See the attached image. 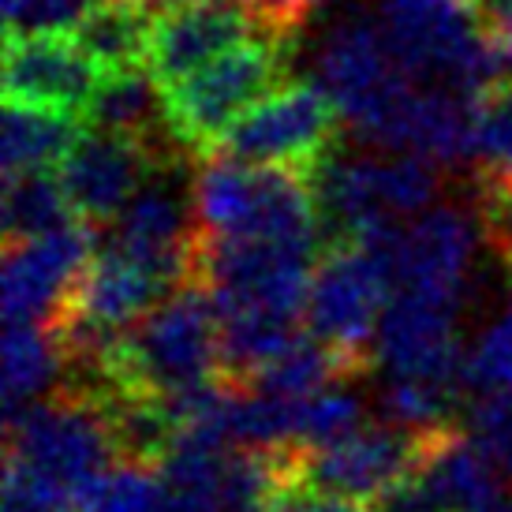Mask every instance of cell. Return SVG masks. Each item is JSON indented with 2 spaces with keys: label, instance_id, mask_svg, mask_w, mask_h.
<instances>
[{
  "label": "cell",
  "instance_id": "cell-1",
  "mask_svg": "<svg viewBox=\"0 0 512 512\" xmlns=\"http://www.w3.org/2000/svg\"><path fill=\"white\" fill-rule=\"evenodd\" d=\"M221 378V322L210 292L180 285L124 333L109 367L113 397L169 400Z\"/></svg>",
  "mask_w": 512,
  "mask_h": 512
},
{
  "label": "cell",
  "instance_id": "cell-2",
  "mask_svg": "<svg viewBox=\"0 0 512 512\" xmlns=\"http://www.w3.org/2000/svg\"><path fill=\"white\" fill-rule=\"evenodd\" d=\"M378 27L389 57L415 83L479 98L498 86L475 0H382Z\"/></svg>",
  "mask_w": 512,
  "mask_h": 512
},
{
  "label": "cell",
  "instance_id": "cell-3",
  "mask_svg": "<svg viewBox=\"0 0 512 512\" xmlns=\"http://www.w3.org/2000/svg\"><path fill=\"white\" fill-rule=\"evenodd\" d=\"M400 225H382L356 243H337L314 266L307 296V333L348 356L359 367H370L382 314L393 299V266L389 251Z\"/></svg>",
  "mask_w": 512,
  "mask_h": 512
},
{
  "label": "cell",
  "instance_id": "cell-4",
  "mask_svg": "<svg viewBox=\"0 0 512 512\" xmlns=\"http://www.w3.org/2000/svg\"><path fill=\"white\" fill-rule=\"evenodd\" d=\"M288 49L292 42L251 38L184 83L165 86L172 139L195 157L210 154L243 113H251L258 101L285 86L281 79L288 68Z\"/></svg>",
  "mask_w": 512,
  "mask_h": 512
},
{
  "label": "cell",
  "instance_id": "cell-5",
  "mask_svg": "<svg viewBox=\"0 0 512 512\" xmlns=\"http://www.w3.org/2000/svg\"><path fill=\"white\" fill-rule=\"evenodd\" d=\"M4 427V460L38 471L72 494L120 464L105 404L75 385H60L53 397L8 415Z\"/></svg>",
  "mask_w": 512,
  "mask_h": 512
},
{
  "label": "cell",
  "instance_id": "cell-6",
  "mask_svg": "<svg viewBox=\"0 0 512 512\" xmlns=\"http://www.w3.org/2000/svg\"><path fill=\"white\" fill-rule=\"evenodd\" d=\"M337 128L341 113L322 94V86L285 83L277 94L258 101L251 113H243L210 154L258 169H296L314 176L333 157Z\"/></svg>",
  "mask_w": 512,
  "mask_h": 512
},
{
  "label": "cell",
  "instance_id": "cell-7",
  "mask_svg": "<svg viewBox=\"0 0 512 512\" xmlns=\"http://www.w3.org/2000/svg\"><path fill=\"white\" fill-rule=\"evenodd\" d=\"M172 161H180V146H146L86 128L79 146L60 161L57 180L79 221L105 225L124 214L146 180Z\"/></svg>",
  "mask_w": 512,
  "mask_h": 512
},
{
  "label": "cell",
  "instance_id": "cell-8",
  "mask_svg": "<svg viewBox=\"0 0 512 512\" xmlns=\"http://www.w3.org/2000/svg\"><path fill=\"white\" fill-rule=\"evenodd\" d=\"M98 243L101 236L86 221H75L42 240L8 243V251H4V318L53 326L72 299L75 281L83 277L90 258L98 255Z\"/></svg>",
  "mask_w": 512,
  "mask_h": 512
},
{
  "label": "cell",
  "instance_id": "cell-9",
  "mask_svg": "<svg viewBox=\"0 0 512 512\" xmlns=\"http://www.w3.org/2000/svg\"><path fill=\"white\" fill-rule=\"evenodd\" d=\"M456 311L460 307L445 299L393 292L374 341V363H382L389 382L404 378L464 382L468 356L456 341Z\"/></svg>",
  "mask_w": 512,
  "mask_h": 512
},
{
  "label": "cell",
  "instance_id": "cell-10",
  "mask_svg": "<svg viewBox=\"0 0 512 512\" xmlns=\"http://www.w3.org/2000/svg\"><path fill=\"white\" fill-rule=\"evenodd\" d=\"M423 434L404 427H363L329 449H299L296 475L314 494L344 501H374L415 468Z\"/></svg>",
  "mask_w": 512,
  "mask_h": 512
},
{
  "label": "cell",
  "instance_id": "cell-11",
  "mask_svg": "<svg viewBox=\"0 0 512 512\" xmlns=\"http://www.w3.org/2000/svg\"><path fill=\"white\" fill-rule=\"evenodd\" d=\"M251 38H266V34L258 30L255 15L240 4L180 0V4H169L157 19L154 49H150L146 68L161 86H176Z\"/></svg>",
  "mask_w": 512,
  "mask_h": 512
},
{
  "label": "cell",
  "instance_id": "cell-12",
  "mask_svg": "<svg viewBox=\"0 0 512 512\" xmlns=\"http://www.w3.org/2000/svg\"><path fill=\"white\" fill-rule=\"evenodd\" d=\"M475 255V225L453 206H434L404 221L393 240V292L445 299L460 307Z\"/></svg>",
  "mask_w": 512,
  "mask_h": 512
},
{
  "label": "cell",
  "instance_id": "cell-13",
  "mask_svg": "<svg viewBox=\"0 0 512 512\" xmlns=\"http://www.w3.org/2000/svg\"><path fill=\"white\" fill-rule=\"evenodd\" d=\"M101 79L72 38H4V101L86 116Z\"/></svg>",
  "mask_w": 512,
  "mask_h": 512
},
{
  "label": "cell",
  "instance_id": "cell-14",
  "mask_svg": "<svg viewBox=\"0 0 512 512\" xmlns=\"http://www.w3.org/2000/svg\"><path fill=\"white\" fill-rule=\"evenodd\" d=\"M400 75L404 72L389 57L382 27L370 19L337 23L318 49V64H314V83L337 105L344 124H356Z\"/></svg>",
  "mask_w": 512,
  "mask_h": 512
},
{
  "label": "cell",
  "instance_id": "cell-15",
  "mask_svg": "<svg viewBox=\"0 0 512 512\" xmlns=\"http://www.w3.org/2000/svg\"><path fill=\"white\" fill-rule=\"evenodd\" d=\"M412 479L434 512H479L501 501V471L464 427L423 434Z\"/></svg>",
  "mask_w": 512,
  "mask_h": 512
},
{
  "label": "cell",
  "instance_id": "cell-16",
  "mask_svg": "<svg viewBox=\"0 0 512 512\" xmlns=\"http://www.w3.org/2000/svg\"><path fill=\"white\" fill-rule=\"evenodd\" d=\"M165 296H169V288L161 285L154 273L143 270L124 251L98 243V255L90 258L83 277L75 281V292L60 318H75V322L109 329V333H128Z\"/></svg>",
  "mask_w": 512,
  "mask_h": 512
},
{
  "label": "cell",
  "instance_id": "cell-17",
  "mask_svg": "<svg viewBox=\"0 0 512 512\" xmlns=\"http://www.w3.org/2000/svg\"><path fill=\"white\" fill-rule=\"evenodd\" d=\"M83 120L101 135H120L146 146H180L169 131L165 86L150 75V68L105 75Z\"/></svg>",
  "mask_w": 512,
  "mask_h": 512
},
{
  "label": "cell",
  "instance_id": "cell-18",
  "mask_svg": "<svg viewBox=\"0 0 512 512\" xmlns=\"http://www.w3.org/2000/svg\"><path fill=\"white\" fill-rule=\"evenodd\" d=\"M161 12L165 8H157L150 0H98L72 34V42L105 75L139 72L150 64Z\"/></svg>",
  "mask_w": 512,
  "mask_h": 512
},
{
  "label": "cell",
  "instance_id": "cell-19",
  "mask_svg": "<svg viewBox=\"0 0 512 512\" xmlns=\"http://www.w3.org/2000/svg\"><path fill=\"white\" fill-rule=\"evenodd\" d=\"M4 135H0V161L4 176L23 172H57L60 161L72 154L86 135V120L60 109L19 105L4 101Z\"/></svg>",
  "mask_w": 512,
  "mask_h": 512
},
{
  "label": "cell",
  "instance_id": "cell-20",
  "mask_svg": "<svg viewBox=\"0 0 512 512\" xmlns=\"http://www.w3.org/2000/svg\"><path fill=\"white\" fill-rule=\"evenodd\" d=\"M64 370L57 333L34 322H8L4 329V415H19L38 404Z\"/></svg>",
  "mask_w": 512,
  "mask_h": 512
},
{
  "label": "cell",
  "instance_id": "cell-21",
  "mask_svg": "<svg viewBox=\"0 0 512 512\" xmlns=\"http://www.w3.org/2000/svg\"><path fill=\"white\" fill-rule=\"evenodd\" d=\"M79 221L57 172L4 176V247L53 236Z\"/></svg>",
  "mask_w": 512,
  "mask_h": 512
},
{
  "label": "cell",
  "instance_id": "cell-22",
  "mask_svg": "<svg viewBox=\"0 0 512 512\" xmlns=\"http://www.w3.org/2000/svg\"><path fill=\"white\" fill-rule=\"evenodd\" d=\"M75 512H165V483L157 468L113 464L75 494Z\"/></svg>",
  "mask_w": 512,
  "mask_h": 512
},
{
  "label": "cell",
  "instance_id": "cell-23",
  "mask_svg": "<svg viewBox=\"0 0 512 512\" xmlns=\"http://www.w3.org/2000/svg\"><path fill=\"white\" fill-rule=\"evenodd\" d=\"M356 382H337L314 393L311 400H299V441L296 449L311 453V449H329L337 441L352 438L367 427L363 423V400L352 393Z\"/></svg>",
  "mask_w": 512,
  "mask_h": 512
},
{
  "label": "cell",
  "instance_id": "cell-24",
  "mask_svg": "<svg viewBox=\"0 0 512 512\" xmlns=\"http://www.w3.org/2000/svg\"><path fill=\"white\" fill-rule=\"evenodd\" d=\"M475 161L483 176H512V83L490 86L475 101Z\"/></svg>",
  "mask_w": 512,
  "mask_h": 512
},
{
  "label": "cell",
  "instance_id": "cell-25",
  "mask_svg": "<svg viewBox=\"0 0 512 512\" xmlns=\"http://www.w3.org/2000/svg\"><path fill=\"white\" fill-rule=\"evenodd\" d=\"M464 434L490 456L501 479H512V393H468Z\"/></svg>",
  "mask_w": 512,
  "mask_h": 512
},
{
  "label": "cell",
  "instance_id": "cell-26",
  "mask_svg": "<svg viewBox=\"0 0 512 512\" xmlns=\"http://www.w3.org/2000/svg\"><path fill=\"white\" fill-rule=\"evenodd\" d=\"M98 0H4V38L75 34Z\"/></svg>",
  "mask_w": 512,
  "mask_h": 512
},
{
  "label": "cell",
  "instance_id": "cell-27",
  "mask_svg": "<svg viewBox=\"0 0 512 512\" xmlns=\"http://www.w3.org/2000/svg\"><path fill=\"white\" fill-rule=\"evenodd\" d=\"M464 382L468 393H512V307L468 352Z\"/></svg>",
  "mask_w": 512,
  "mask_h": 512
},
{
  "label": "cell",
  "instance_id": "cell-28",
  "mask_svg": "<svg viewBox=\"0 0 512 512\" xmlns=\"http://www.w3.org/2000/svg\"><path fill=\"white\" fill-rule=\"evenodd\" d=\"M4 512H75V494L38 471L4 460Z\"/></svg>",
  "mask_w": 512,
  "mask_h": 512
},
{
  "label": "cell",
  "instance_id": "cell-29",
  "mask_svg": "<svg viewBox=\"0 0 512 512\" xmlns=\"http://www.w3.org/2000/svg\"><path fill=\"white\" fill-rule=\"evenodd\" d=\"M479 225L501 262L512 266V176H483Z\"/></svg>",
  "mask_w": 512,
  "mask_h": 512
},
{
  "label": "cell",
  "instance_id": "cell-30",
  "mask_svg": "<svg viewBox=\"0 0 512 512\" xmlns=\"http://www.w3.org/2000/svg\"><path fill=\"white\" fill-rule=\"evenodd\" d=\"M311 490V486H307ZM303 512H370V505L363 501H344V498H326V494H307V505Z\"/></svg>",
  "mask_w": 512,
  "mask_h": 512
},
{
  "label": "cell",
  "instance_id": "cell-31",
  "mask_svg": "<svg viewBox=\"0 0 512 512\" xmlns=\"http://www.w3.org/2000/svg\"><path fill=\"white\" fill-rule=\"evenodd\" d=\"M475 4H479V15H483V27L512 19V0H475Z\"/></svg>",
  "mask_w": 512,
  "mask_h": 512
},
{
  "label": "cell",
  "instance_id": "cell-32",
  "mask_svg": "<svg viewBox=\"0 0 512 512\" xmlns=\"http://www.w3.org/2000/svg\"><path fill=\"white\" fill-rule=\"evenodd\" d=\"M479 512H512V505H505V501H498V505H490V509H479Z\"/></svg>",
  "mask_w": 512,
  "mask_h": 512
},
{
  "label": "cell",
  "instance_id": "cell-33",
  "mask_svg": "<svg viewBox=\"0 0 512 512\" xmlns=\"http://www.w3.org/2000/svg\"><path fill=\"white\" fill-rule=\"evenodd\" d=\"M228 4H240V8H247V12H251V4H255V0H228Z\"/></svg>",
  "mask_w": 512,
  "mask_h": 512
},
{
  "label": "cell",
  "instance_id": "cell-34",
  "mask_svg": "<svg viewBox=\"0 0 512 512\" xmlns=\"http://www.w3.org/2000/svg\"><path fill=\"white\" fill-rule=\"evenodd\" d=\"M150 4H165L169 8V4H180V0H150Z\"/></svg>",
  "mask_w": 512,
  "mask_h": 512
},
{
  "label": "cell",
  "instance_id": "cell-35",
  "mask_svg": "<svg viewBox=\"0 0 512 512\" xmlns=\"http://www.w3.org/2000/svg\"><path fill=\"white\" fill-rule=\"evenodd\" d=\"M311 4H314V8H318V4H329V0H311Z\"/></svg>",
  "mask_w": 512,
  "mask_h": 512
}]
</instances>
